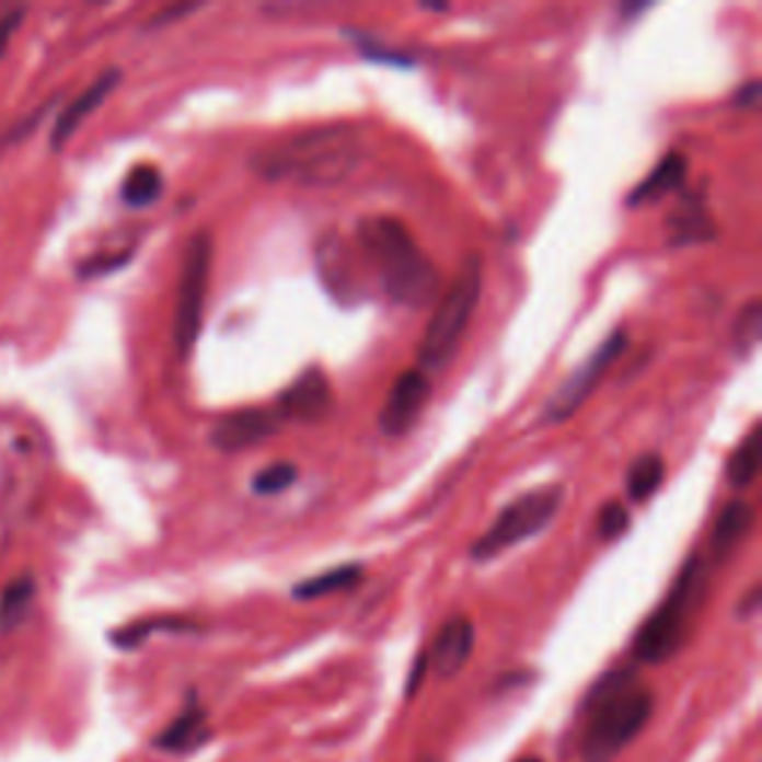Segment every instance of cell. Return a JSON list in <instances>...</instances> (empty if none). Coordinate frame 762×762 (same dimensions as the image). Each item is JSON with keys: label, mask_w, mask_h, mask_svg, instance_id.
<instances>
[{"label": "cell", "mask_w": 762, "mask_h": 762, "mask_svg": "<svg viewBox=\"0 0 762 762\" xmlns=\"http://www.w3.org/2000/svg\"><path fill=\"white\" fill-rule=\"evenodd\" d=\"M628 507L620 504V500H611L599 509V519H596V528H599V536L602 540H620L625 530H628Z\"/></svg>", "instance_id": "cell-26"}, {"label": "cell", "mask_w": 762, "mask_h": 762, "mask_svg": "<svg viewBox=\"0 0 762 762\" xmlns=\"http://www.w3.org/2000/svg\"><path fill=\"white\" fill-rule=\"evenodd\" d=\"M753 530V507L748 500H730L720 509L715 530H712V561L724 563L732 557V551L741 549V542L751 536Z\"/></svg>", "instance_id": "cell-16"}, {"label": "cell", "mask_w": 762, "mask_h": 762, "mask_svg": "<svg viewBox=\"0 0 762 762\" xmlns=\"http://www.w3.org/2000/svg\"><path fill=\"white\" fill-rule=\"evenodd\" d=\"M757 90H760V84H757V81H751V84L741 90L736 102H741V105H753V102H757Z\"/></svg>", "instance_id": "cell-30"}, {"label": "cell", "mask_w": 762, "mask_h": 762, "mask_svg": "<svg viewBox=\"0 0 762 762\" xmlns=\"http://www.w3.org/2000/svg\"><path fill=\"white\" fill-rule=\"evenodd\" d=\"M194 628L197 625L190 623V620H182V616H159V620H140V623H131L126 628H117L111 635V640L119 649H138L155 632H194Z\"/></svg>", "instance_id": "cell-22"}, {"label": "cell", "mask_w": 762, "mask_h": 762, "mask_svg": "<svg viewBox=\"0 0 762 762\" xmlns=\"http://www.w3.org/2000/svg\"><path fill=\"white\" fill-rule=\"evenodd\" d=\"M516 762H542L540 757H521V760H516Z\"/></svg>", "instance_id": "cell-31"}, {"label": "cell", "mask_w": 762, "mask_h": 762, "mask_svg": "<svg viewBox=\"0 0 762 762\" xmlns=\"http://www.w3.org/2000/svg\"><path fill=\"white\" fill-rule=\"evenodd\" d=\"M757 339H760V301H751L736 319V346L739 351H748Z\"/></svg>", "instance_id": "cell-27"}, {"label": "cell", "mask_w": 762, "mask_h": 762, "mask_svg": "<svg viewBox=\"0 0 762 762\" xmlns=\"http://www.w3.org/2000/svg\"><path fill=\"white\" fill-rule=\"evenodd\" d=\"M757 474H760V432L751 429L744 435V441L732 450L730 462H727V480L730 486L748 488Z\"/></svg>", "instance_id": "cell-24"}, {"label": "cell", "mask_w": 762, "mask_h": 762, "mask_svg": "<svg viewBox=\"0 0 762 762\" xmlns=\"http://www.w3.org/2000/svg\"><path fill=\"white\" fill-rule=\"evenodd\" d=\"M363 159V138L355 126H319L296 138L277 140L251 159L254 173L272 182L304 188H331L346 182Z\"/></svg>", "instance_id": "cell-1"}, {"label": "cell", "mask_w": 762, "mask_h": 762, "mask_svg": "<svg viewBox=\"0 0 762 762\" xmlns=\"http://www.w3.org/2000/svg\"><path fill=\"white\" fill-rule=\"evenodd\" d=\"M685 173H689L685 155H682V152H670V155H665V159L658 161L656 168H653V173L637 185L628 203L637 206V203L661 200V197H667L670 190H677L679 185L685 182Z\"/></svg>", "instance_id": "cell-17"}, {"label": "cell", "mask_w": 762, "mask_h": 762, "mask_svg": "<svg viewBox=\"0 0 762 762\" xmlns=\"http://www.w3.org/2000/svg\"><path fill=\"white\" fill-rule=\"evenodd\" d=\"M296 476L298 467L292 462H275V465L263 467L254 476V492L263 495V498H275V495H280V492H286V488L296 483Z\"/></svg>", "instance_id": "cell-25"}, {"label": "cell", "mask_w": 762, "mask_h": 762, "mask_svg": "<svg viewBox=\"0 0 762 762\" xmlns=\"http://www.w3.org/2000/svg\"><path fill=\"white\" fill-rule=\"evenodd\" d=\"M33 596H36V584H33L31 575H22V578H15V581L3 587V593H0V628L3 632L15 628L27 616Z\"/></svg>", "instance_id": "cell-20"}, {"label": "cell", "mask_w": 762, "mask_h": 762, "mask_svg": "<svg viewBox=\"0 0 762 762\" xmlns=\"http://www.w3.org/2000/svg\"><path fill=\"white\" fill-rule=\"evenodd\" d=\"M712 587V563L703 554L685 561L665 602L658 604L640 628H637L632 653L640 665H665L677 658L691 640L694 623L706 604Z\"/></svg>", "instance_id": "cell-4"}, {"label": "cell", "mask_w": 762, "mask_h": 762, "mask_svg": "<svg viewBox=\"0 0 762 762\" xmlns=\"http://www.w3.org/2000/svg\"><path fill=\"white\" fill-rule=\"evenodd\" d=\"M119 69H107L105 74H99L93 84L86 86L84 93L74 95L72 102L60 111V117L54 119V128H51V147L60 149L66 147V140L72 138L74 131L81 128V123H84L93 111H99V107L105 105V99L111 93H114V86L119 84Z\"/></svg>", "instance_id": "cell-15"}, {"label": "cell", "mask_w": 762, "mask_h": 762, "mask_svg": "<svg viewBox=\"0 0 762 762\" xmlns=\"http://www.w3.org/2000/svg\"><path fill=\"white\" fill-rule=\"evenodd\" d=\"M316 265L322 284H325V289H328L337 301L351 304V301L363 298L360 296L355 265H351L349 247H346V242H343L337 233L322 235V242H319L316 247Z\"/></svg>", "instance_id": "cell-13"}, {"label": "cell", "mask_w": 762, "mask_h": 762, "mask_svg": "<svg viewBox=\"0 0 762 762\" xmlns=\"http://www.w3.org/2000/svg\"><path fill=\"white\" fill-rule=\"evenodd\" d=\"M656 697L632 667L608 670L584 700V762H614L653 718Z\"/></svg>", "instance_id": "cell-2"}, {"label": "cell", "mask_w": 762, "mask_h": 762, "mask_svg": "<svg viewBox=\"0 0 762 762\" xmlns=\"http://www.w3.org/2000/svg\"><path fill=\"white\" fill-rule=\"evenodd\" d=\"M360 581H363V566L360 563H346V566L319 572V575H313L308 581H298L292 587V596H296L298 602H310V599H325V596L351 590Z\"/></svg>", "instance_id": "cell-18"}, {"label": "cell", "mask_w": 762, "mask_h": 762, "mask_svg": "<svg viewBox=\"0 0 762 762\" xmlns=\"http://www.w3.org/2000/svg\"><path fill=\"white\" fill-rule=\"evenodd\" d=\"M476 632L474 623L467 616H450L441 632L435 635L432 649L426 653V665L432 667L435 677L453 679L462 673V667L471 661V653H474Z\"/></svg>", "instance_id": "cell-12"}, {"label": "cell", "mask_w": 762, "mask_h": 762, "mask_svg": "<svg viewBox=\"0 0 762 762\" xmlns=\"http://www.w3.org/2000/svg\"><path fill=\"white\" fill-rule=\"evenodd\" d=\"M209 739H212L209 712L203 709L200 700L190 694L180 715L152 739V744L164 753H197Z\"/></svg>", "instance_id": "cell-14"}, {"label": "cell", "mask_w": 762, "mask_h": 762, "mask_svg": "<svg viewBox=\"0 0 762 762\" xmlns=\"http://www.w3.org/2000/svg\"><path fill=\"white\" fill-rule=\"evenodd\" d=\"M334 393L331 381L322 370H304L280 396H277V417L296 424H319L331 414Z\"/></svg>", "instance_id": "cell-9"}, {"label": "cell", "mask_w": 762, "mask_h": 762, "mask_svg": "<svg viewBox=\"0 0 762 762\" xmlns=\"http://www.w3.org/2000/svg\"><path fill=\"white\" fill-rule=\"evenodd\" d=\"M480 296H483V265L471 256L462 265V272L455 275L453 286L435 304V313L424 331L420 349H417L420 370H441V367L450 363L455 349L465 339V331L471 325V319H474Z\"/></svg>", "instance_id": "cell-5"}, {"label": "cell", "mask_w": 762, "mask_h": 762, "mask_svg": "<svg viewBox=\"0 0 762 762\" xmlns=\"http://www.w3.org/2000/svg\"><path fill=\"white\" fill-rule=\"evenodd\" d=\"M24 19V10H15V12H7L3 19H0V54L7 51V45H10V36L15 33V27H19V22Z\"/></svg>", "instance_id": "cell-28"}, {"label": "cell", "mask_w": 762, "mask_h": 762, "mask_svg": "<svg viewBox=\"0 0 762 762\" xmlns=\"http://www.w3.org/2000/svg\"><path fill=\"white\" fill-rule=\"evenodd\" d=\"M209 275H212V239L209 233H197L188 242V251L182 259L180 296H176V316H173V339L182 358H188L200 337Z\"/></svg>", "instance_id": "cell-7"}, {"label": "cell", "mask_w": 762, "mask_h": 762, "mask_svg": "<svg viewBox=\"0 0 762 762\" xmlns=\"http://www.w3.org/2000/svg\"><path fill=\"white\" fill-rule=\"evenodd\" d=\"M563 495L566 492L557 483L530 488V492L519 495L509 507L500 509V516L492 521V528L471 545V557L474 561H492V557H498L512 545L542 533L554 521V516L561 512Z\"/></svg>", "instance_id": "cell-6"}, {"label": "cell", "mask_w": 762, "mask_h": 762, "mask_svg": "<svg viewBox=\"0 0 762 762\" xmlns=\"http://www.w3.org/2000/svg\"><path fill=\"white\" fill-rule=\"evenodd\" d=\"M161 190H164V180H161L159 170L152 164H138L123 182V200L131 209H147V206L159 200Z\"/></svg>", "instance_id": "cell-21"}, {"label": "cell", "mask_w": 762, "mask_h": 762, "mask_svg": "<svg viewBox=\"0 0 762 762\" xmlns=\"http://www.w3.org/2000/svg\"><path fill=\"white\" fill-rule=\"evenodd\" d=\"M280 424L284 420L277 417L275 408H244V412L223 417L221 424L215 426L212 447H218L221 453H242L275 438Z\"/></svg>", "instance_id": "cell-11"}, {"label": "cell", "mask_w": 762, "mask_h": 762, "mask_svg": "<svg viewBox=\"0 0 762 762\" xmlns=\"http://www.w3.org/2000/svg\"><path fill=\"white\" fill-rule=\"evenodd\" d=\"M757 604H760V587H753L748 599H744V604H739V616H751L757 611Z\"/></svg>", "instance_id": "cell-29"}, {"label": "cell", "mask_w": 762, "mask_h": 762, "mask_svg": "<svg viewBox=\"0 0 762 762\" xmlns=\"http://www.w3.org/2000/svg\"><path fill=\"white\" fill-rule=\"evenodd\" d=\"M625 346H628V337L625 331H614L611 337L604 339L602 346L584 360L578 370L572 372L569 379L563 381L561 388L554 391L549 403H545V420L549 424H561V420H569L572 414L578 412L587 396L599 388V381L604 379V372L611 370L616 363V358H623Z\"/></svg>", "instance_id": "cell-8"}, {"label": "cell", "mask_w": 762, "mask_h": 762, "mask_svg": "<svg viewBox=\"0 0 762 762\" xmlns=\"http://www.w3.org/2000/svg\"><path fill=\"white\" fill-rule=\"evenodd\" d=\"M712 235H715V223L709 221V215L700 203H685L670 221V242L673 244L709 242Z\"/></svg>", "instance_id": "cell-19"}, {"label": "cell", "mask_w": 762, "mask_h": 762, "mask_svg": "<svg viewBox=\"0 0 762 762\" xmlns=\"http://www.w3.org/2000/svg\"><path fill=\"white\" fill-rule=\"evenodd\" d=\"M358 242L391 301L408 310H424L426 304H432L441 277L403 221L391 215L367 218L358 227Z\"/></svg>", "instance_id": "cell-3"}, {"label": "cell", "mask_w": 762, "mask_h": 762, "mask_svg": "<svg viewBox=\"0 0 762 762\" xmlns=\"http://www.w3.org/2000/svg\"><path fill=\"white\" fill-rule=\"evenodd\" d=\"M432 393V381L424 370L403 372L396 384L388 393V403L381 405L379 426L384 435H405L414 426V420L424 414L426 403Z\"/></svg>", "instance_id": "cell-10"}, {"label": "cell", "mask_w": 762, "mask_h": 762, "mask_svg": "<svg viewBox=\"0 0 762 762\" xmlns=\"http://www.w3.org/2000/svg\"><path fill=\"white\" fill-rule=\"evenodd\" d=\"M665 474H667V467L661 455L658 453L640 455L635 465H632V471H628V498L637 500V504L649 500L658 492V486L665 483Z\"/></svg>", "instance_id": "cell-23"}, {"label": "cell", "mask_w": 762, "mask_h": 762, "mask_svg": "<svg viewBox=\"0 0 762 762\" xmlns=\"http://www.w3.org/2000/svg\"><path fill=\"white\" fill-rule=\"evenodd\" d=\"M420 762H441L438 757H426V760H420Z\"/></svg>", "instance_id": "cell-32"}]
</instances>
